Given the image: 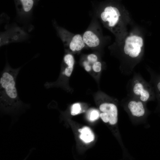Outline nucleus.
Here are the masks:
<instances>
[{
	"label": "nucleus",
	"instance_id": "1",
	"mask_svg": "<svg viewBox=\"0 0 160 160\" xmlns=\"http://www.w3.org/2000/svg\"><path fill=\"white\" fill-rule=\"evenodd\" d=\"M20 69L21 67L13 68L7 62L1 73L0 107L1 111L6 113L17 112L24 106L16 87V79Z\"/></svg>",
	"mask_w": 160,
	"mask_h": 160
},
{
	"label": "nucleus",
	"instance_id": "2",
	"mask_svg": "<svg viewBox=\"0 0 160 160\" xmlns=\"http://www.w3.org/2000/svg\"><path fill=\"white\" fill-rule=\"evenodd\" d=\"M121 105L133 124L147 123L148 118L151 112L147 108L146 103L127 95L122 99Z\"/></svg>",
	"mask_w": 160,
	"mask_h": 160
},
{
	"label": "nucleus",
	"instance_id": "3",
	"mask_svg": "<svg viewBox=\"0 0 160 160\" xmlns=\"http://www.w3.org/2000/svg\"><path fill=\"white\" fill-rule=\"evenodd\" d=\"M128 96L137 98L145 103L154 97L150 84L139 73L134 72L127 85Z\"/></svg>",
	"mask_w": 160,
	"mask_h": 160
},
{
	"label": "nucleus",
	"instance_id": "4",
	"mask_svg": "<svg viewBox=\"0 0 160 160\" xmlns=\"http://www.w3.org/2000/svg\"><path fill=\"white\" fill-rule=\"evenodd\" d=\"M99 109L101 112L100 116L103 121L114 127L117 132L120 134L117 127L118 111L116 103L105 101L100 104Z\"/></svg>",
	"mask_w": 160,
	"mask_h": 160
},
{
	"label": "nucleus",
	"instance_id": "5",
	"mask_svg": "<svg viewBox=\"0 0 160 160\" xmlns=\"http://www.w3.org/2000/svg\"><path fill=\"white\" fill-rule=\"evenodd\" d=\"M75 61L74 57L72 54L67 53L65 55L63 58L60 76L56 82L49 83L51 87L56 86L65 85L66 79L69 77L72 73Z\"/></svg>",
	"mask_w": 160,
	"mask_h": 160
},
{
	"label": "nucleus",
	"instance_id": "6",
	"mask_svg": "<svg viewBox=\"0 0 160 160\" xmlns=\"http://www.w3.org/2000/svg\"><path fill=\"white\" fill-rule=\"evenodd\" d=\"M120 16L118 9L111 6L106 7L100 14L102 20L105 22H108L110 27H113L117 24Z\"/></svg>",
	"mask_w": 160,
	"mask_h": 160
},
{
	"label": "nucleus",
	"instance_id": "7",
	"mask_svg": "<svg viewBox=\"0 0 160 160\" xmlns=\"http://www.w3.org/2000/svg\"><path fill=\"white\" fill-rule=\"evenodd\" d=\"M82 37L85 44L89 47H97L100 44L99 38L95 34L91 31H86L84 33Z\"/></svg>",
	"mask_w": 160,
	"mask_h": 160
},
{
	"label": "nucleus",
	"instance_id": "8",
	"mask_svg": "<svg viewBox=\"0 0 160 160\" xmlns=\"http://www.w3.org/2000/svg\"><path fill=\"white\" fill-rule=\"evenodd\" d=\"M71 39L68 45L71 51L73 52L80 51L85 47V44L81 35L76 34Z\"/></svg>",
	"mask_w": 160,
	"mask_h": 160
},
{
	"label": "nucleus",
	"instance_id": "9",
	"mask_svg": "<svg viewBox=\"0 0 160 160\" xmlns=\"http://www.w3.org/2000/svg\"><path fill=\"white\" fill-rule=\"evenodd\" d=\"M78 131L81 133L80 138L85 143H89L94 139V135L89 127H85L79 129Z\"/></svg>",
	"mask_w": 160,
	"mask_h": 160
},
{
	"label": "nucleus",
	"instance_id": "10",
	"mask_svg": "<svg viewBox=\"0 0 160 160\" xmlns=\"http://www.w3.org/2000/svg\"><path fill=\"white\" fill-rule=\"evenodd\" d=\"M21 5L23 14H27L31 10L34 3L33 0H20Z\"/></svg>",
	"mask_w": 160,
	"mask_h": 160
},
{
	"label": "nucleus",
	"instance_id": "11",
	"mask_svg": "<svg viewBox=\"0 0 160 160\" xmlns=\"http://www.w3.org/2000/svg\"><path fill=\"white\" fill-rule=\"evenodd\" d=\"M81 110V108L80 103H76L73 104L71 109V114L72 115H75L79 113Z\"/></svg>",
	"mask_w": 160,
	"mask_h": 160
},
{
	"label": "nucleus",
	"instance_id": "12",
	"mask_svg": "<svg viewBox=\"0 0 160 160\" xmlns=\"http://www.w3.org/2000/svg\"><path fill=\"white\" fill-rule=\"evenodd\" d=\"M92 69L95 73L100 72L102 69V64L99 61H97L92 64Z\"/></svg>",
	"mask_w": 160,
	"mask_h": 160
},
{
	"label": "nucleus",
	"instance_id": "13",
	"mask_svg": "<svg viewBox=\"0 0 160 160\" xmlns=\"http://www.w3.org/2000/svg\"><path fill=\"white\" fill-rule=\"evenodd\" d=\"M87 60L92 65L98 61L97 56L95 54H91L87 55Z\"/></svg>",
	"mask_w": 160,
	"mask_h": 160
},
{
	"label": "nucleus",
	"instance_id": "14",
	"mask_svg": "<svg viewBox=\"0 0 160 160\" xmlns=\"http://www.w3.org/2000/svg\"><path fill=\"white\" fill-rule=\"evenodd\" d=\"M99 112L98 111L94 110L91 113L90 119V120L93 121L98 119L99 116Z\"/></svg>",
	"mask_w": 160,
	"mask_h": 160
},
{
	"label": "nucleus",
	"instance_id": "15",
	"mask_svg": "<svg viewBox=\"0 0 160 160\" xmlns=\"http://www.w3.org/2000/svg\"><path fill=\"white\" fill-rule=\"evenodd\" d=\"M83 65L85 70L87 71L90 72L92 69V64L89 63L87 60L84 61L83 62Z\"/></svg>",
	"mask_w": 160,
	"mask_h": 160
}]
</instances>
